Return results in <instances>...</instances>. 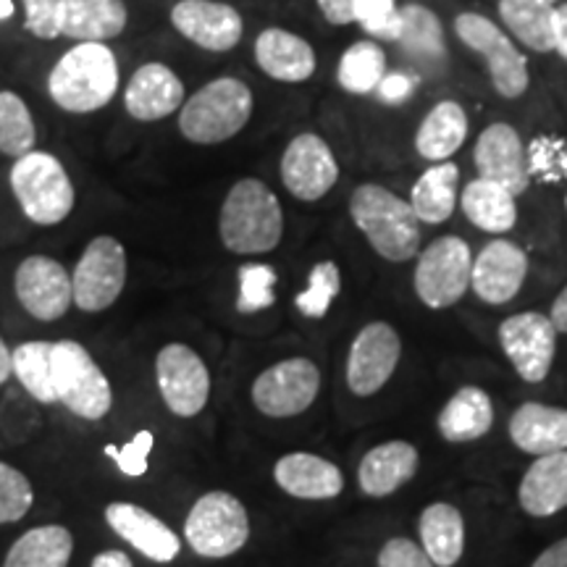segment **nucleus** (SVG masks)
I'll return each instance as SVG.
<instances>
[{"mask_svg":"<svg viewBox=\"0 0 567 567\" xmlns=\"http://www.w3.org/2000/svg\"><path fill=\"white\" fill-rule=\"evenodd\" d=\"M105 520H109L113 534L122 536L126 544H132L140 555L153 559V563L166 565L179 557V536L151 509L134 505V502H111L105 507Z\"/></svg>","mask_w":567,"mask_h":567,"instance_id":"obj_21","label":"nucleus"},{"mask_svg":"<svg viewBox=\"0 0 567 567\" xmlns=\"http://www.w3.org/2000/svg\"><path fill=\"white\" fill-rule=\"evenodd\" d=\"M530 567H567V538H559L557 544L544 549Z\"/></svg>","mask_w":567,"mask_h":567,"instance_id":"obj_49","label":"nucleus"},{"mask_svg":"<svg viewBox=\"0 0 567 567\" xmlns=\"http://www.w3.org/2000/svg\"><path fill=\"white\" fill-rule=\"evenodd\" d=\"M318 11L334 27L354 24V0H316Z\"/></svg>","mask_w":567,"mask_h":567,"instance_id":"obj_48","label":"nucleus"},{"mask_svg":"<svg viewBox=\"0 0 567 567\" xmlns=\"http://www.w3.org/2000/svg\"><path fill=\"white\" fill-rule=\"evenodd\" d=\"M187 544L200 557L224 559L237 555L250 538V517L237 496L208 492L195 502L184 523Z\"/></svg>","mask_w":567,"mask_h":567,"instance_id":"obj_7","label":"nucleus"},{"mask_svg":"<svg viewBox=\"0 0 567 567\" xmlns=\"http://www.w3.org/2000/svg\"><path fill=\"white\" fill-rule=\"evenodd\" d=\"M342 289V271L334 260H321L310 268L308 274V287L295 297V308L300 310L305 318H326L329 316L331 305L339 297Z\"/></svg>","mask_w":567,"mask_h":567,"instance_id":"obj_39","label":"nucleus"},{"mask_svg":"<svg viewBox=\"0 0 567 567\" xmlns=\"http://www.w3.org/2000/svg\"><path fill=\"white\" fill-rule=\"evenodd\" d=\"M90 567H134V565L126 551L109 549V551H101V555L92 559Z\"/></svg>","mask_w":567,"mask_h":567,"instance_id":"obj_52","label":"nucleus"},{"mask_svg":"<svg viewBox=\"0 0 567 567\" xmlns=\"http://www.w3.org/2000/svg\"><path fill=\"white\" fill-rule=\"evenodd\" d=\"M421 547L436 567H455L465 551V520L463 513L450 502H434L423 509Z\"/></svg>","mask_w":567,"mask_h":567,"instance_id":"obj_30","label":"nucleus"},{"mask_svg":"<svg viewBox=\"0 0 567 567\" xmlns=\"http://www.w3.org/2000/svg\"><path fill=\"white\" fill-rule=\"evenodd\" d=\"M24 6V30L38 40H55L59 34L61 0H21Z\"/></svg>","mask_w":567,"mask_h":567,"instance_id":"obj_44","label":"nucleus"},{"mask_svg":"<svg viewBox=\"0 0 567 567\" xmlns=\"http://www.w3.org/2000/svg\"><path fill=\"white\" fill-rule=\"evenodd\" d=\"M34 505V488L30 478L17 467L0 460V526L19 523Z\"/></svg>","mask_w":567,"mask_h":567,"instance_id":"obj_41","label":"nucleus"},{"mask_svg":"<svg viewBox=\"0 0 567 567\" xmlns=\"http://www.w3.org/2000/svg\"><path fill=\"white\" fill-rule=\"evenodd\" d=\"M155 381L166 408L179 417L203 413L210 396V373L189 344L172 342L155 358Z\"/></svg>","mask_w":567,"mask_h":567,"instance_id":"obj_13","label":"nucleus"},{"mask_svg":"<svg viewBox=\"0 0 567 567\" xmlns=\"http://www.w3.org/2000/svg\"><path fill=\"white\" fill-rule=\"evenodd\" d=\"M276 274L268 264H245L239 268V295H237V313L252 316L260 310L274 308L276 302Z\"/></svg>","mask_w":567,"mask_h":567,"instance_id":"obj_40","label":"nucleus"},{"mask_svg":"<svg viewBox=\"0 0 567 567\" xmlns=\"http://www.w3.org/2000/svg\"><path fill=\"white\" fill-rule=\"evenodd\" d=\"M153 450V434L151 431H140L126 446L105 444V455L116 460L118 471L130 478H142L147 473V455Z\"/></svg>","mask_w":567,"mask_h":567,"instance_id":"obj_43","label":"nucleus"},{"mask_svg":"<svg viewBox=\"0 0 567 567\" xmlns=\"http://www.w3.org/2000/svg\"><path fill=\"white\" fill-rule=\"evenodd\" d=\"M520 507L534 517H551L567 507V450L538 457L517 488Z\"/></svg>","mask_w":567,"mask_h":567,"instance_id":"obj_27","label":"nucleus"},{"mask_svg":"<svg viewBox=\"0 0 567 567\" xmlns=\"http://www.w3.org/2000/svg\"><path fill=\"white\" fill-rule=\"evenodd\" d=\"M74 536L63 526H38L19 536L3 559V567H69Z\"/></svg>","mask_w":567,"mask_h":567,"instance_id":"obj_34","label":"nucleus"},{"mask_svg":"<svg viewBox=\"0 0 567 567\" xmlns=\"http://www.w3.org/2000/svg\"><path fill=\"white\" fill-rule=\"evenodd\" d=\"M51 371L55 396L71 413L84 417V421H103L111 413V381L103 373V368L95 363L87 347L74 342V339L53 342Z\"/></svg>","mask_w":567,"mask_h":567,"instance_id":"obj_6","label":"nucleus"},{"mask_svg":"<svg viewBox=\"0 0 567 567\" xmlns=\"http://www.w3.org/2000/svg\"><path fill=\"white\" fill-rule=\"evenodd\" d=\"M13 13H17V3H13V0H0V24H3V21H11Z\"/></svg>","mask_w":567,"mask_h":567,"instance_id":"obj_54","label":"nucleus"},{"mask_svg":"<svg viewBox=\"0 0 567 567\" xmlns=\"http://www.w3.org/2000/svg\"><path fill=\"white\" fill-rule=\"evenodd\" d=\"M555 53H559L563 61H567V0L565 3H557L555 11Z\"/></svg>","mask_w":567,"mask_h":567,"instance_id":"obj_50","label":"nucleus"},{"mask_svg":"<svg viewBox=\"0 0 567 567\" xmlns=\"http://www.w3.org/2000/svg\"><path fill=\"white\" fill-rule=\"evenodd\" d=\"M122 87V69L109 42H74L48 71V97L71 116L109 109Z\"/></svg>","mask_w":567,"mask_h":567,"instance_id":"obj_1","label":"nucleus"},{"mask_svg":"<svg viewBox=\"0 0 567 567\" xmlns=\"http://www.w3.org/2000/svg\"><path fill=\"white\" fill-rule=\"evenodd\" d=\"M9 184L21 213L38 226H59L74 213L76 187L59 155L38 151L13 161Z\"/></svg>","mask_w":567,"mask_h":567,"instance_id":"obj_5","label":"nucleus"},{"mask_svg":"<svg viewBox=\"0 0 567 567\" xmlns=\"http://www.w3.org/2000/svg\"><path fill=\"white\" fill-rule=\"evenodd\" d=\"M549 318H551V323H555V329L559 331V334H567V284H565L563 292L557 295V300L551 302Z\"/></svg>","mask_w":567,"mask_h":567,"instance_id":"obj_51","label":"nucleus"},{"mask_svg":"<svg viewBox=\"0 0 567 567\" xmlns=\"http://www.w3.org/2000/svg\"><path fill=\"white\" fill-rule=\"evenodd\" d=\"M499 19L515 40L536 53H555V11L549 0H499Z\"/></svg>","mask_w":567,"mask_h":567,"instance_id":"obj_33","label":"nucleus"},{"mask_svg":"<svg viewBox=\"0 0 567 567\" xmlns=\"http://www.w3.org/2000/svg\"><path fill=\"white\" fill-rule=\"evenodd\" d=\"M187 101L182 76L161 61H147L134 69L124 87V111L134 122L155 124L179 113Z\"/></svg>","mask_w":567,"mask_h":567,"instance_id":"obj_18","label":"nucleus"},{"mask_svg":"<svg viewBox=\"0 0 567 567\" xmlns=\"http://www.w3.org/2000/svg\"><path fill=\"white\" fill-rule=\"evenodd\" d=\"M279 174L289 195L300 203H318L337 187L339 161L321 134L302 132L284 147Z\"/></svg>","mask_w":567,"mask_h":567,"instance_id":"obj_12","label":"nucleus"},{"mask_svg":"<svg viewBox=\"0 0 567 567\" xmlns=\"http://www.w3.org/2000/svg\"><path fill=\"white\" fill-rule=\"evenodd\" d=\"M218 237L234 255H266L284 237V210L264 179L245 176L234 182L218 213Z\"/></svg>","mask_w":567,"mask_h":567,"instance_id":"obj_2","label":"nucleus"},{"mask_svg":"<svg viewBox=\"0 0 567 567\" xmlns=\"http://www.w3.org/2000/svg\"><path fill=\"white\" fill-rule=\"evenodd\" d=\"M51 350L53 342H24L13 350V375L40 405H55L59 402L53 386Z\"/></svg>","mask_w":567,"mask_h":567,"instance_id":"obj_38","label":"nucleus"},{"mask_svg":"<svg viewBox=\"0 0 567 567\" xmlns=\"http://www.w3.org/2000/svg\"><path fill=\"white\" fill-rule=\"evenodd\" d=\"M473 161H476L481 179L496 182L507 187L515 197L528 189V161L526 147H523L520 134L505 122H496L481 132L473 151Z\"/></svg>","mask_w":567,"mask_h":567,"instance_id":"obj_20","label":"nucleus"},{"mask_svg":"<svg viewBox=\"0 0 567 567\" xmlns=\"http://www.w3.org/2000/svg\"><path fill=\"white\" fill-rule=\"evenodd\" d=\"M379 567H436L421 544L405 536L389 538L379 551Z\"/></svg>","mask_w":567,"mask_h":567,"instance_id":"obj_46","label":"nucleus"},{"mask_svg":"<svg viewBox=\"0 0 567 567\" xmlns=\"http://www.w3.org/2000/svg\"><path fill=\"white\" fill-rule=\"evenodd\" d=\"M126 274H130L126 247L116 237L101 234V237L90 239L71 271L74 305L82 313H103L122 297Z\"/></svg>","mask_w":567,"mask_h":567,"instance_id":"obj_9","label":"nucleus"},{"mask_svg":"<svg viewBox=\"0 0 567 567\" xmlns=\"http://www.w3.org/2000/svg\"><path fill=\"white\" fill-rule=\"evenodd\" d=\"M467 140V113L455 101H442L425 113L415 132V151L431 163L450 161Z\"/></svg>","mask_w":567,"mask_h":567,"instance_id":"obj_29","label":"nucleus"},{"mask_svg":"<svg viewBox=\"0 0 567 567\" xmlns=\"http://www.w3.org/2000/svg\"><path fill=\"white\" fill-rule=\"evenodd\" d=\"M255 63L276 82L302 84L316 74L318 59L313 45L300 34L268 27L255 40Z\"/></svg>","mask_w":567,"mask_h":567,"instance_id":"obj_22","label":"nucleus"},{"mask_svg":"<svg viewBox=\"0 0 567 567\" xmlns=\"http://www.w3.org/2000/svg\"><path fill=\"white\" fill-rule=\"evenodd\" d=\"M549 3H555V6H557V3H559V0H549Z\"/></svg>","mask_w":567,"mask_h":567,"instance_id":"obj_55","label":"nucleus"},{"mask_svg":"<svg viewBox=\"0 0 567 567\" xmlns=\"http://www.w3.org/2000/svg\"><path fill=\"white\" fill-rule=\"evenodd\" d=\"M460 205H463L467 221L478 226L481 231L505 234L517 224L515 195L507 187H502V184L481 179V176L467 182Z\"/></svg>","mask_w":567,"mask_h":567,"instance_id":"obj_32","label":"nucleus"},{"mask_svg":"<svg viewBox=\"0 0 567 567\" xmlns=\"http://www.w3.org/2000/svg\"><path fill=\"white\" fill-rule=\"evenodd\" d=\"M11 375H13V350H9V344H6L3 337H0V386H3Z\"/></svg>","mask_w":567,"mask_h":567,"instance_id":"obj_53","label":"nucleus"},{"mask_svg":"<svg viewBox=\"0 0 567 567\" xmlns=\"http://www.w3.org/2000/svg\"><path fill=\"white\" fill-rule=\"evenodd\" d=\"M565 208H567V197H565Z\"/></svg>","mask_w":567,"mask_h":567,"instance_id":"obj_56","label":"nucleus"},{"mask_svg":"<svg viewBox=\"0 0 567 567\" xmlns=\"http://www.w3.org/2000/svg\"><path fill=\"white\" fill-rule=\"evenodd\" d=\"M528 276V255L509 239H494L473 258L471 289L478 300L505 305L520 292Z\"/></svg>","mask_w":567,"mask_h":567,"instance_id":"obj_19","label":"nucleus"},{"mask_svg":"<svg viewBox=\"0 0 567 567\" xmlns=\"http://www.w3.org/2000/svg\"><path fill=\"white\" fill-rule=\"evenodd\" d=\"M528 161V158H526ZM544 163H547V168H544L542 179H563L567 174V151L563 147V142H555V140H536L534 147H530V161H528V176L536 172V168H542Z\"/></svg>","mask_w":567,"mask_h":567,"instance_id":"obj_45","label":"nucleus"},{"mask_svg":"<svg viewBox=\"0 0 567 567\" xmlns=\"http://www.w3.org/2000/svg\"><path fill=\"white\" fill-rule=\"evenodd\" d=\"M321 392V371L313 360H281L255 379L252 405L268 417H295L308 410Z\"/></svg>","mask_w":567,"mask_h":567,"instance_id":"obj_11","label":"nucleus"},{"mask_svg":"<svg viewBox=\"0 0 567 567\" xmlns=\"http://www.w3.org/2000/svg\"><path fill=\"white\" fill-rule=\"evenodd\" d=\"M417 473V450L410 442H386L373 446L360 460L358 481L368 496H389Z\"/></svg>","mask_w":567,"mask_h":567,"instance_id":"obj_26","label":"nucleus"},{"mask_svg":"<svg viewBox=\"0 0 567 567\" xmlns=\"http://www.w3.org/2000/svg\"><path fill=\"white\" fill-rule=\"evenodd\" d=\"M509 439L517 450L544 457L567 450V410L526 402L509 417Z\"/></svg>","mask_w":567,"mask_h":567,"instance_id":"obj_25","label":"nucleus"},{"mask_svg":"<svg viewBox=\"0 0 567 567\" xmlns=\"http://www.w3.org/2000/svg\"><path fill=\"white\" fill-rule=\"evenodd\" d=\"M354 21L375 40H400L402 13L396 0H354Z\"/></svg>","mask_w":567,"mask_h":567,"instance_id":"obj_42","label":"nucleus"},{"mask_svg":"<svg viewBox=\"0 0 567 567\" xmlns=\"http://www.w3.org/2000/svg\"><path fill=\"white\" fill-rule=\"evenodd\" d=\"M494 425L492 396L478 386H463L452 394L439 413V434L450 444L476 442L486 436Z\"/></svg>","mask_w":567,"mask_h":567,"instance_id":"obj_28","label":"nucleus"},{"mask_svg":"<svg viewBox=\"0 0 567 567\" xmlns=\"http://www.w3.org/2000/svg\"><path fill=\"white\" fill-rule=\"evenodd\" d=\"M130 24L126 0H61L59 34L76 42H109Z\"/></svg>","mask_w":567,"mask_h":567,"instance_id":"obj_23","label":"nucleus"},{"mask_svg":"<svg viewBox=\"0 0 567 567\" xmlns=\"http://www.w3.org/2000/svg\"><path fill=\"white\" fill-rule=\"evenodd\" d=\"M386 74V53L379 42L360 40L344 51L337 66V82L344 92L352 95H368L379 87Z\"/></svg>","mask_w":567,"mask_h":567,"instance_id":"obj_36","label":"nucleus"},{"mask_svg":"<svg viewBox=\"0 0 567 567\" xmlns=\"http://www.w3.org/2000/svg\"><path fill=\"white\" fill-rule=\"evenodd\" d=\"M38 145V126L24 97L13 90H0V155L21 158Z\"/></svg>","mask_w":567,"mask_h":567,"instance_id":"obj_37","label":"nucleus"},{"mask_svg":"<svg viewBox=\"0 0 567 567\" xmlns=\"http://www.w3.org/2000/svg\"><path fill=\"white\" fill-rule=\"evenodd\" d=\"M13 292L21 308L38 321H59L74 305L71 271L51 255H30L17 266Z\"/></svg>","mask_w":567,"mask_h":567,"instance_id":"obj_15","label":"nucleus"},{"mask_svg":"<svg viewBox=\"0 0 567 567\" xmlns=\"http://www.w3.org/2000/svg\"><path fill=\"white\" fill-rule=\"evenodd\" d=\"M274 478L281 492L295 499H337L344 492L342 471L331 460L310 452L279 457V463L274 465Z\"/></svg>","mask_w":567,"mask_h":567,"instance_id":"obj_24","label":"nucleus"},{"mask_svg":"<svg viewBox=\"0 0 567 567\" xmlns=\"http://www.w3.org/2000/svg\"><path fill=\"white\" fill-rule=\"evenodd\" d=\"M402 342L394 326L373 321L358 331L347 354V386L352 394L371 396L386 386L396 363H400Z\"/></svg>","mask_w":567,"mask_h":567,"instance_id":"obj_16","label":"nucleus"},{"mask_svg":"<svg viewBox=\"0 0 567 567\" xmlns=\"http://www.w3.org/2000/svg\"><path fill=\"white\" fill-rule=\"evenodd\" d=\"M460 168L457 163L442 161L436 166L425 168L421 179L410 189V208L421 218V224H444L457 210L460 195Z\"/></svg>","mask_w":567,"mask_h":567,"instance_id":"obj_31","label":"nucleus"},{"mask_svg":"<svg viewBox=\"0 0 567 567\" xmlns=\"http://www.w3.org/2000/svg\"><path fill=\"white\" fill-rule=\"evenodd\" d=\"M473 274V252L471 245L460 237H439L417 252V264L413 274L415 295L423 305L434 310L452 308L463 300L471 289Z\"/></svg>","mask_w":567,"mask_h":567,"instance_id":"obj_10","label":"nucleus"},{"mask_svg":"<svg viewBox=\"0 0 567 567\" xmlns=\"http://www.w3.org/2000/svg\"><path fill=\"white\" fill-rule=\"evenodd\" d=\"M455 32L473 53H478L486 61L494 90L502 97L517 101V97L526 95L530 84L528 61L499 24L486 19L484 13L465 11L455 19Z\"/></svg>","mask_w":567,"mask_h":567,"instance_id":"obj_8","label":"nucleus"},{"mask_svg":"<svg viewBox=\"0 0 567 567\" xmlns=\"http://www.w3.org/2000/svg\"><path fill=\"white\" fill-rule=\"evenodd\" d=\"M350 218L373 252L389 264H405L421 252V218L408 200L381 184H360L350 195Z\"/></svg>","mask_w":567,"mask_h":567,"instance_id":"obj_3","label":"nucleus"},{"mask_svg":"<svg viewBox=\"0 0 567 567\" xmlns=\"http://www.w3.org/2000/svg\"><path fill=\"white\" fill-rule=\"evenodd\" d=\"M252 111V90L237 76H218L184 101L176 126L193 145H221L250 124Z\"/></svg>","mask_w":567,"mask_h":567,"instance_id":"obj_4","label":"nucleus"},{"mask_svg":"<svg viewBox=\"0 0 567 567\" xmlns=\"http://www.w3.org/2000/svg\"><path fill=\"white\" fill-rule=\"evenodd\" d=\"M172 27L200 51L229 53L245 34V21L221 0H179L172 9Z\"/></svg>","mask_w":567,"mask_h":567,"instance_id":"obj_17","label":"nucleus"},{"mask_svg":"<svg viewBox=\"0 0 567 567\" xmlns=\"http://www.w3.org/2000/svg\"><path fill=\"white\" fill-rule=\"evenodd\" d=\"M557 337L549 316L536 313H515L499 323V344L509 363L528 384H542L551 371L557 352Z\"/></svg>","mask_w":567,"mask_h":567,"instance_id":"obj_14","label":"nucleus"},{"mask_svg":"<svg viewBox=\"0 0 567 567\" xmlns=\"http://www.w3.org/2000/svg\"><path fill=\"white\" fill-rule=\"evenodd\" d=\"M402 32L400 45L408 53L410 61L421 63V66H434V63L446 59V42L442 21L425 6L410 3L402 6Z\"/></svg>","mask_w":567,"mask_h":567,"instance_id":"obj_35","label":"nucleus"},{"mask_svg":"<svg viewBox=\"0 0 567 567\" xmlns=\"http://www.w3.org/2000/svg\"><path fill=\"white\" fill-rule=\"evenodd\" d=\"M415 90V80L410 74H402V71H386L384 80L379 82V97L384 101L386 105H400L405 103L410 95H413Z\"/></svg>","mask_w":567,"mask_h":567,"instance_id":"obj_47","label":"nucleus"}]
</instances>
